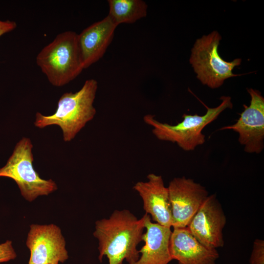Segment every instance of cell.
Masks as SVG:
<instances>
[{
	"mask_svg": "<svg viewBox=\"0 0 264 264\" xmlns=\"http://www.w3.org/2000/svg\"><path fill=\"white\" fill-rule=\"evenodd\" d=\"M144 230V215L138 219L128 210H116L109 218L97 220L93 235L98 241L99 261L106 256L109 264L136 262L140 256L137 247Z\"/></svg>",
	"mask_w": 264,
	"mask_h": 264,
	"instance_id": "1",
	"label": "cell"
},
{
	"mask_svg": "<svg viewBox=\"0 0 264 264\" xmlns=\"http://www.w3.org/2000/svg\"><path fill=\"white\" fill-rule=\"evenodd\" d=\"M97 88V81L91 79L86 80L79 90L64 93L53 114L46 116L36 113L35 126L42 129L58 125L62 130L64 140H72L96 113L93 103Z\"/></svg>",
	"mask_w": 264,
	"mask_h": 264,
	"instance_id": "2",
	"label": "cell"
},
{
	"mask_svg": "<svg viewBox=\"0 0 264 264\" xmlns=\"http://www.w3.org/2000/svg\"><path fill=\"white\" fill-rule=\"evenodd\" d=\"M36 62L53 86L62 87L73 81L84 69L78 34L72 31L58 34L39 52Z\"/></svg>",
	"mask_w": 264,
	"mask_h": 264,
	"instance_id": "3",
	"label": "cell"
},
{
	"mask_svg": "<svg viewBox=\"0 0 264 264\" xmlns=\"http://www.w3.org/2000/svg\"><path fill=\"white\" fill-rule=\"evenodd\" d=\"M221 103L215 108H207L202 115L184 114L183 120L176 125L161 122L152 114L143 117L144 122L152 127L153 134L159 140L176 143L185 151H192L203 144L205 136L203 129L217 119L227 109H232L233 104L230 96L221 97Z\"/></svg>",
	"mask_w": 264,
	"mask_h": 264,
	"instance_id": "4",
	"label": "cell"
},
{
	"mask_svg": "<svg viewBox=\"0 0 264 264\" xmlns=\"http://www.w3.org/2000/svg\"><path fill=\"white\" fill-rule=\"evenodd\" d=\"M32 147L30 139L23 137L17 143L6 165L0 169V176L13 179L22 196L28 201L41 196H47L57 189L53 180L41 178L34 169Z\"/></svg>",
	"mask_w": 264,
	"mask_h": 264,
	"instance_id": "5",
	"label": "cell"
},
{
	"mask_svg": "<svg viewBox=\"0 0 264 264\" xmlns=\"http://www.w3.org/2000/svg\"><path fill=\"white\" fill-rule=\"evenodd\" d=\"M221 39L216 31L197 39L190 58L198 79L213 89L220 87L226 79L238 76L233 74L232 70L242 62L238 58L228 62L220 57L218 48Z\"/></svg>",
	"mask_w": 264,
	"mask_h": 264,
	"instance_id": "6",
	"label": "cell"
},
{
	"mask_svg": "<svg viewBox=\"0 0 264 264\" xmlns=\"http://www.w3.org/2000/svg\"><path fill=\"white\" fill-rule=\"evenodd\" d=\"M251 100L239 118L233 125L219 130H232L239 134L238 141L249 154H260L264 148V98L261 93L252 88L247 89Z\"/></svg>",
	"mask_w": 264,
	"mask_h": 264,
	"instance_id": "7",
	"label": "cell"
},
{
	"mask_svg": "<svg viewBox=\"0 0 264 264\" xmlns=\"http://www.w3.org/2000/svg\"><path fill=\"white\" fill-rule=\"evenodd\" d=\"M65 239L54 224L30 226L26 245L30 251L28 264H59L68 259Z\"/></svg>",
	"mask_w": 264,
	"mask_h": 264,
	"instance_id": "8",
	"label": "cell"
},
{
	"mask_svg": "<svg viewBox=\"0 0 264 264\" xmlns=\"http://www.w3.org/2000/svg\"><path fill=\"white\" fill-rule=\"evenodd\" d=\"M174 228L186 227L209 196L205 187L193 179L175 177L167 187Z\"/></svg>",
	"mask_w": 264,
	"mask_h": 264,
	"instance_id": "9",
	"label": "cell"
},
{
	"mask_svg": "<svg viewBox=\"0 0 264 264\" xmlns=\"http://www.w3.org/2000/svg\"><path fill=\"white\" fill-rule=\"evenodd\" d=\"M226 223L222 206L214 194L208 196L187 227L203 245L217 249L224 246L223 229Z\"/></svg>",
	"mask_w": 264,
	"mask_h": 264,
	"instance_id": "10",
	"label": "cell"
},
{
	"mask_svg": "<svg viewBox=\"0 0 264 264\" xmlns=\"http://www.w3.org/2000/svg\"><path fill=\"white\" fill-rule=\"evenodd\" d=\"M147 181H139L133 188L143 201V209L155 222L171 227L172 210L168 187L161 176L150 174Z\"/></svg>",
	"mask_w": 264,
	"mask_h": 264,
	"instance_id": "11",
	"label": "cell"
},
{
	"mask_svg": "<svg viewBox=\"0 0 264 264\" xmlns=\"http://www.w3.org/2000/svg\"><path fill=\"white\" fill-rule=\"evenodd\" d=\"M169 250L172 260L178 264H216L219 254L216 249L209 248L200 242L187 227L174 228Z\"/></svg>",
	"mask_w": 264,
	"mask_h": 264,
	"instance_id": "12",
	"label": "cell"
},
{
	"mask_svg": "<svg viewBox=\"0 0 264 264\" xmlns=\"http://www.w3.org/2000/svg\"><path fill=\"white\" fill-rule=\"evenodd\" d=\"M117 25L107 16L78 34V41L84 69L99 61L111 43Z\"/></svg>",
	"mask_w": 264,
	"mask_h": 264,
	"instance_id": "13",
	"label": "cell"
},
{
	"mask_svg": "<svg viewBox=\"0 0 264 264\" xmlns=\"http://www.w3.org/2000/svg\"><path fill=\"white\" fill-rule=\"evenodd\" d=\"M144 216L145 232L142 241L145 244L139 250V258L132 264H168L173 260L169 250L171 228L152 222L146 213Z\"/></svg>",
	"mask_w": 264,
	"mask_h": 264,
	"instance_id": "14",
	"label": "cell"
},
{
	"mask_svg": "<svg viewBox=\"0 0 264 264\" xmlns=\"http://www.w3.org/2000/svg\"><path fill=\"white\" fill-rule=\"evenodd\" d=\"M108 16L118 26L132 23L147 14L148 5L141 0H109Z\"/></svg>",
	"mask_w": 264,
	"mask_h": 264,
	"instance_id": "15",
	"label": "cell"
},
{
	"mask_svg": "<svg viewBox=\"0 0 264 264\" xmlns=\"http://www.w3.org/2000/svg\"><path fill=\"white\" fill-rule=\"evenodd\" d=\"M249 264H264V241L256 239L253 242Z\"/></svg>",
	"mask_w": 264,
	"mask_h": 264,
	"instance_id": "16",
	"label": "cell"
},
{
	"mask_svg": "<svg viewBox=\"0 0 264 264\" xmlns=\"http://www.w3.org/2000/svg\"><path fill=\"white\" fill-rule=\"evenodd\" d=\"M16 257L17 254L11 241H7L0 244V263L14 260Z\"/></svg>",
	"mask_w": 264,
	"mask_h": 264,
	"instance_id": "17",
	"label": "cell"
},
{
	"mask_svg": "<svg viewBox=\"0 0 264 264\" xmlns=\"http://www.w3.org/2000/svg\"><path fill=\"white\" fill-rule=\"evenodd\" d=\"M17 26L15 21L0 20V37L2 35L14 30Z\"/></svg>",
	"mask_w": 264,
	"mask_h": 264,
	"instance_id": "18",
	"label": "cell"
}]
</instances>
